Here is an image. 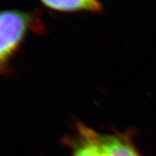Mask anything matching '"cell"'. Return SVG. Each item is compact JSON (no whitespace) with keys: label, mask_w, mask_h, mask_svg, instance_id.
<instances>
[{"label":"cell","mask_w":156,"mask_h":156,"mask_svg":"<svg viewBox=\"0 0 156 156\" xmlns=\"http://www.w3.org/2000/svg\"><path fill=\"white\" fill-rule=\"evenodd\" d=\"M40 22L34 15L18 10L0 11V74L10 73L11 62L28 34Z\"/></svg>","instance_id":"6da1fadb"},{"label":"cell","mask_w":156,"mask_h":156,"mask_svg":"<svg viewBox=\"0 0 156 156\" xmlns=\"http://www.w3.org/2000/svg\"><path fill=\"white\" fill-rule=\"evenodd\" d=\"M98 140L105 156H142L127 135L98 133Z\"/></svg>","instance_id":"7a4b0ae2"},{"label":"cell","mask_w":156,"mask_h":156,"mask_svg":"<svg viewBox=\"0 0 156 156\" xmlns=\"http://www.w3.org/2000/svg\"><path fill=\"white\" fill-rule=\"evenodd\" d=\"M72 156H105L98 133L83 125L78 126V136L72 141Z\"/></svg>","instance_id":"3957f363"},{"label":"cell","mask_w":156,"mask_h":156,"mask_svg":"<svg viewBox=\"0 0 156 156\" xmlns=\"http://www.w3.org/2000/svg\"><path fill=\"white\" fill-rule=\"evenodd\" d=\"M44 6L59 12L100 13L103 6L98 0H41Z\"/></svg>","instance_id":"277c9868"}]
</instances>
